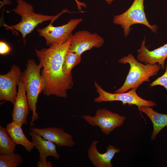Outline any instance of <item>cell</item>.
<instances>
[{"mask_svg": "<svg viewBox=\"0 0 167 167\" xmlns=\"http://www.w3.org/2000/svg\"><path fill=\"white\" fill-rule=\"evenodd\" d=\"M72 35L62 44L50 45L48 48L35 50L42 66L41 74L44 83L43 93L47 96L53 95L66 98L67 91L73 85L72 75H66L63 68L65 56L71 42Z\"/></svg>", "mask_w": 167, "mask_h": 167, "instance_id": "6da1fadb", "label": "cell"}, {"mask_svg": "<svg viewBox=\"0 0 167 167\" xmlns=\"http://www.w3.org/2000/svg\"><path fill=\"white\" fill-rule=\"evenodd\" d=\"M42 68L40 63L37 64L34 60L29 59L26 68L21 73L20 79L26 91L29 110L32 113L31 126L39 118L36 105L38 96L44 89V83L41 74Z\"/></svg>", "mask_w": 167, "mask_h": 167, "instance_id": "7a4b0ae2", "label": "cell"}, {"mask_svg": "<svg viewBox=\"0 0 167 167\" xmlns=\"http://www.w3.org/2000/svg\"><path fill=\"white\" fill-rule=\"evenodd\" d=\"M118 62L129 64L130 68L124 84L116 93L126 92L133 88L137 89L144 82H149L150 78L156 75L161 68L157 64L142 63L131 54L120 58Z\"/></svg>", "mask_w": 167, "mask_h": 167, "instance_id": "3957f363", "label": "cell"}, {"mask_svg": "<svg viewBox=\"0 0 167 167\" xmlns=\"http://www.w3.org/2000/svg\"><path fill=\"white\" fill-rule=\"evenodd\" d=\"M16 7L12 10L21 18L20 21L15 25L8 26V29L19 32L24 39L40 24L51 20L55 16L36 13L33 6L24 0H18Z\"/></svg>", "mask_w": 167, "mask_h": 167, "instance_id": "277c9868", "label": "cell"}, {"mask_svg": "<svg viewBox=\"0 0 167 167\" xmlns=\"http://www.w3.org/2000/svg\"><path fill=\"white\" fill-rule=\"evenodd\" d=\"M113 22L121 26L125 37L129 35L131 27L134 24L144 25L154 32H156L158 28L156 25H151L147 19L144 10V0H134L126 11L113 17Z\"/></svg>", "mask_w": 167, "mask_h": 167, "instance_id": "5b68a950", "label": "cell"}, {"mask_svg": "<svg viewBox=\"0 0 167 167\" xmlns=\"http://www.w3.org/2000/svg\"><path fill=\"white\" fill-rule=\"evenodd\" d=\"M68 12L66 9L64 10L55 16L47 26L36 30L39 36L45 39L47 45H60L65 43L72 35V31L83 21L81 18L73 19L62 25L55 27L52 25L54 21L62 14Z\"/></svg>", "mask_w": 167, "mask_h": 167, "instance_id": "8992f818", "label": "cell"}, {"mask_svg": "<svg viewBox=\"0 0 167 167\" xmlns=\"http://www.w3.org/2000/svg\"><path fill=\"white\" fill-rule=\"evenodd\" d=\"M94 85L98 94V96L94 99V101L96 102L120 101L124 105L126 104L129 105H135L138 108L142 106L154 107L157 105L153 101L146 100L140 97L136 92V89L134 88L127 92L111 93L104 90L96 81L94 82Z\"/></svg>", "mask_w": 167, "mask_h": 167, "instance_id": "52a82bcc", "label": "cell"}, {"mask_svg": "<svg viewBox=\"0 0 167 167\" xmlns=\"http://www.w3.org/2000/svg\"><path fill=\"white\" fill-rule=\"evenodd\" d=\"M82 118L93 126H98L104 134L109 135L116 128L122 126L126 117L105 109H99L94 116L85 115Z\"/></svg>", "mask_w": 167, "mask_h": 167, "instance_id": "ba28073f", "label": "cell"}, {"mask_svg": "<svg viewBox=\"0 0 167 167\" xmlns=\"http://www.w3.org/2000/svg\"><path fill=\"white\" fill-rule=\"evenodd\" d=\"M21 73L19 67L13 64L7 73L0 75V100L14 103L18 91L17 86L20 80Z\"/></svg>", "mask_w": 167, "mask_h": 167, "instance_id": "9c48e42d", "label": "cell"}, {"mask_svg": "<svg viewBox=\"0 0 167 167\" xmlns=\"http://www.w3.org/2000/svg\"><path fill=\"white\" fill-rule=\"evenodd\" d=\"M104 43L103 38L96 33L87 30L79 31L72 35V41L69 49L82 55L85 52L94 47L99 48Z\"/></svg>", "mask_w": 167, "mask_h": 167, "instance_id": "30bf717a", "label": "cell"}, {"mask_svg": "<svg viewBox=\"0 0 167 167\" xmlns=\"http://www.w3.org/2000/svg\"><path fill=\"white\" fill-rule=\"evenodd\" d=\"M29 135L35 147L39 153V160L37 162V166L52 167L51 162L47 161L46 158L52 156L57 159H59L60 156L57 152L56 144L33 131H30Z\"/></svg>", "mask_w": 167, "mask_h": 167, "instance_id": "8fae6325", "label": "cell"}, {"mask_svg": "<svg viewBox=\"0 0 167 167\" xmlns=\"http://www.w3.org/2000/svg\"><path fill=\"white\" fill-rule=\"evenodd\" d=\"M30 130L35 132L45 139L58 146L71 147L74 146L72 135L65 132L62 128L49 127L43 128H31Z\"/></svg>", "mask_w": 167, "mask_h": 167, "instance_id": "7c38bea8", "label": "cell"}, {"mask_svg": "<svg viewBox=\"0 0 167 167\" xmlns=\"http://www.w3.org/2000/svg\"><path fill=\"white\" fill-rule=\"evenodd\" d=\"M145 40L142 41L141 46L137 52L138 61L145 64H157L161 68L165 69V62L167 58V43L152 50H149L146 47Z\"/></svg>", "mask_w": 167, "mask_h": 167, "instance_id": "4fadbf2b", "label": "cell"}, {"mask_svg": "<svg viewBox=\"0 0 167 167\" xmlns=\"http://www.w3.org/2000/svg\"><path fill=\"white\" fill-rule=\"evenodd\" d=\"M99 141H93L89 146L88 151V157L92 164L96 167H112L111 161L115 155L120 152V149L109 145L104 153H100L97 149Z\"/></svg>", "mask_w": 167, "mask_h": 167, "instance_id": "5bb4252c", "label": "cell"}, {"mask_svg": "<svg viewBox=\"0 0 167 167\" xmlns=\"http://www.w3.org/2000/svg\"><path fill=\"white\" fill-rule=\"evenodd\" d=\"M13 105L12 114V121L22 126L27 124V118L29 109L26 91L20 79L18 85L17 95Z\"/></svg>", "mask_w": 167, "mask_h": 167, "instance_id": "9a60e30c", "label": "cell"}, {"mask_svg": "<svg viewBox=\"0 0 167 167\" xmlns=\"http://www.w3.org/2000/svg\"><path fill=\"white\" fill-rule=\"evenodd\" d=\"M22 125L15 121L7 124L6 129L9 135L16 145L23 146L27 151L30 152L35 148L32 142L29 141L25 135Z\"/></svg>", "mask_w": 167, "mask_h": 167, "instance_id": "2e32d148", "label": "cell"}, {"mask_svg": "<svg viewBox=\"0 0 167 167\" xmlns=\"http://www.w3.org/2000/svg\"><path fill=\"white\" fill-rule=\"evenodd\" d=\"M139 110L146 114L151 121L153 125V130L151 136V139H155L157 134L165 127H167V114L157 112L151 107L141 106Z\"/></svg>", "mask_w": 167, "mask_h": 167, "instance_id": "e0dca14e", "label": "cell"}, {"mask_svg": "<svg viewBox=\"0 0 167 167\" xmlns=\"http://www.w3.org/2000/svg\"><path fill=\"white\" fill-rule=\"evenodd\" d=\"M16 144L11 138L6 128L0 126V154L14 153Z\"/></svg>", "mask_w": 167, "mask_h": 167, "instance_id": "ac0fdd59", "label": "cell"}, {"mask_svg": "<svg viewBox=\"0 0 167 167\" xmlns=\"http://www.w3.org/2000/svg\"><path fill=\"white\" fill-rule=\"evenodd\" d=\"M81 60V55L73 52L69 49L64 58L63 68L64 74L67 75H72V69L79 63Z\"/></svg>", "mask_w": 167, "mask_h": 167, "instance_id": "d6986e66", "label": "cell"}, {"mask_svg": "<svg viewBox=\"0 0 167 167\" xmlns=\"http://www.w3.org/2000/svg\"><path fill=\"white\" fill-rule=\"evenodd\" d=\"M23 161L22 156L18 153L0 154V167H17Z\"/></svg>", "mask_w": 167, "mask_h": 167, "instance_id": "ffe728a7", "label": "cell"}, {"mask_svg": "<svg viewBox=\"0 0 167 167\" xmlns=\"http://www.w3.org/2000/svg\"><path fill=\"white\" fill-rule=\"evenodd\" d=\"M165 69V71L163 75L150 84L151 88L157 85H161L164 87L167 91V64L166 65Z\"/></svg>", "mask_w": 167, "mask_h": 167, "instance_id": "44dd1931", "label": "cell"}, {"mask_svg": "<svg viewBox=\"0 0 167 167\" xmlns=\"http://www.w3.org/2000/svg\"><path fill=\"white\" fill-rule=\"evenodd\" d=\"M11 50L10 46L5 42L3 41H0V54L5 55L9 54Z\"/></svg>", "mask_w": 167, "mask_h": 167, "instance_id": "7402d4cb", "label": "cell"}, {"mask_svg": "<svg viewBox=\"0 0 167 167\" xmlns=\"http://www.w3.org/2000/svg\"><path fill=\"white\" fill-rule=\"evenodd\" d=\"M76 3L78 9L79 11H81L82 7H87V5L84 2H80L78 0H74Z\"/></svg>", "mask_w": 167, "mask_h": 167, "instance_id": "603a6c76", "label": "cell"}, {"mask_svg": "<svg viewBox=\"0 0 167 167\" xmlns=\"http://www.w3.org/2000/svg\"><path fill=\"white\" fill-rule=\"evenodd\" d=\"M106 2L108 4H111L112 2L114 0H105Z\"/></svg>", "mask_w": 167, "mask_h": 167, "instance_id": "cb8c5ba5", "label": "cell"}]
</instances>
